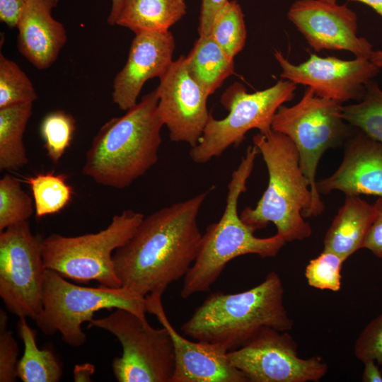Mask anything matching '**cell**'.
Masks as SVG:
<instances>
[{
  "mask_svg": "<svg viewBox=\"0 0 382 382\" xmlns=\"http://www.w3.org/2000/svg\"><path fill=\"white\" fill-rule=\"evenodd\" d=\"M18 332L24 350L17 365V377L23 382H58L62 376V365L50 348L39 349L36 332L19 318Z\"/></svg>",
  "mask_w": 382,
  "mask_h": 382,
  "instance_id": "obj_24",
  "label": "cell"
},
{
  "mask_svg": "<svg viewBox=\"0 0 382 382\" xmlns=\"http://www.w3.org/2000/svg\"><path fill=\"white\" fill-rule=\"evenodd\" d=\"M330 2L336 3L337 0H325Z\"/></svg>",
  "mask_w": 382,
  "mask_h": 382,
  "instance_id": "obj_42",
  "label": "cell"
},
{
  "mask_svg": "<svg viewBox=\"0 0 382 382\" xmlns=\"http://www.w3.org/2000/svg\"><path fill=\"white\" fill-rule=\"evenodd\" d=\"M33 114V103L0 109V170L14 171L28 163L23 134Z\"/></svg>",
  "mask_w": 382,
  "mask_h": 382,
  "instance_id": "obj_23",
  "label": "cell"
},
{
  "mask_svg": "<svg viewBox=\"0 0 382 382\" xmlns=\"http://www.w3.org/2000/svg\"><path fill=\"white\" fill-rule=\"evenodd\" d=\"M59 0H28L16 25L17 47L40 70L51 66L67 40L64 25L52 12Z\"/></svg>",
  "mask_w": 382,
  "mask_h": 382,
  "instance_id": "obj_19",
  "label": "cell"
},
{
  "mask_svg": "<svg viewBox=\"0 0 382 382\" xmlns=\"http://www.w3.org/2000/svg\"><path fill=\"white\" fill-rule=\"evenodd\" d=\"M158 103L155 89L103 125L86 151L83 175L103 186L124 189L154 166L164 125Z\"/></svg>",
  "mask_w": 382,
  "mask_h": 382,
  "instance_id": "obj_2",
  "label": "cell"
},
{
  "mask_svg": "<svg viewBox=\"0 0 382 382\" xmlns=\"http://www.w3.org/2000/svg\"><path fill=\"white\" fill-rule=\"evenodd\" d=\"M145 301L146 313L156 317L173 343L175 365L172 382H249L246 376L232 365L224 347L191 341L176 331L164 311L162 294H148Z\"/></svg>",
  "mask_w": 382,
  "mask_h": 382,
  "instance_id": "obj_16",
  "label": "cell"
},
{
  "mask_svg": "<svg viewBox=\"0 0 382 382\" xmlns=\"http://www.w3.org/2000/svg\"><path fill=\"white\" fill-rule=\"evenodd\" d=\"M284 290L276 272L263 282L236 294H211L180 330L197 341L219 345L233 351L242 347L262 328L288 331L294 325L284 304Z\"/></svg>",
  "mask_w": 382,
  "mask_h": 382,
  "instance_id": "obj_3",
  "label": "cell"
},
{
  "mask_svg": "<svg viewBox=\"0 0 382 382\" xmlns=\"http://www.w3.org/2000/svg\"><path fill=\"white\" fill-rule=\"evenodd\" d=\"M122 308L146 318V301L132 289L82 286L47 269L42 287V308L34 320L46 335L59 332L62 340L73 347L82 346L86 334L81 325L93 319L101 309Z\"/></svg>",
  "mask_w": 382,
  "mask_h": 382,
  "instance_id": "obj_6",
  "label": "cell"
},
{
  "mask_svg": "<svg viewBox=\"0 0 382 382\" xmlns=\"http://www.w3.org/2000/svg\"><path fill=\"white\" fill-rule=\"evenodd\" d=\"M354 352L362 362L374 360L382 366V313L363 329L355 342Z\"/></svg>",
  "mask_w": 382,
  "mask_h": 382,
  "instance_id": "obj_33",
  "label": "cell"
},
{
  "mask_svg": "<svg viewBox=\"0 0 382 382\" xmlns=\"http://www.w3.org/2000/svg\"><path fill=\"white\" fill-rule=\"evenodd\" d=\"M287 17L316 52L346 50L369 59L372 45L357 35V16L347 4L325 0H297Z\"/></svg>",
  "mask_w": 382,
  "mask_h": 382,
  "instance_id": "obj_15",
  "label": "cell"
},
{
  "mask_svg": "<svg viewBox=\"0 0 382 382\" xmlns=\"http://www.w3.org/2000/svg\"><path fill=\"white\" fill-rule=\"evenodd\" d=\"M174 50L175 39L169 30L135 35L127 62L113 80V103L124 111L136 105L144 83L169 69Z\"/></svg>",
  "mask_w": 382,
  "mask_h": 382,
  "instance_id": "obj_17",
  "label": "cell"
},
{
  "mask_svg": "<svg viewBox=\"0 0 382 382\" xmlns=\"http://www.w3.org/2000/svg\"><path fill=\"white\" fill-rule=\"evenodd\" d=\"M95 371L94 365L86 363L76 365L74 370V378L75 381H91V376Z\"/></svg>",
  "mask_w": 382,
  "mask_h": 382,
  "instance_id": "obj_38",
  "label": "cell"
},
{
  "mask_svg": "<svg viewBox=\"0 0 382 382\" xmlns=\"http://www.w3.org/2000/svg\"><path fill=\"white\" fill-rule=\"evenodd\" d=\"M187 12L185 0H125L115 25L135 35L168 31Z\"/></svg>",
  "mask_w": 382,
  "mask_h": 382,
  "instance_id": "obj_21",
  "label": "cell"
},
{
  "mask_svg": "<svg viewBox=\"0 0 382 382\" xmlns=\"http://www.w3.org/2000/svg\"><path fill=\"white\" fill-rule=\"evenodd\" d=\"M76 130V120L69 113L54 110L42 119L40 132L48 158L57 163L71 145Z\"/></svg>",
  "mask_w": 382,
  "mask_h": 382,
  "instance_id": "obj_30",
  "label": "cell"
},
{
  "mask_svg": "<svg viewBox=\"0 0 382 382\" xmlns=\"http://www.w3.org/2000/svg\"><path fill=\"white\" fill-rule=\"evenodd\" d=\"M210 36L231 58L243 49L247 30L241 6L236 0L228 1L216 15Z\"/></svg>",
  "mask_w": 382,
  "mask_h": 382,
  "instance_id": "obj_27",
  "label": "cell"
},
{
  "mask_svg": "<svg viewBox=\"0 0 382 382\" xmlns=\"http://www.w3.org/2000/svg\"><path fill=\"white\" fill-rule=\"evenodd\" d=\"M28 0H0V21L16 28L18 18Z\"/></svg>",
  "mask_w": 382,
  "mask_h": 382,
  "instance_id": "obj_36",
  "label": "cell"
},
{
  "mask_svg": "<svg viewBox=\"0 0 382 382\" xmlns=\"http://www.w3.org/2000/svg\"><path fill=\"white\" fill-rule=\"evenodd\" d=\"M344 258L337 254L323 251L316 258L311 259L305 270L308 284L319 289L337 291L341 287V269Z\"/></svg>",
  "mask_w": 382,
  "mask_h": 382,
  "instance_id": "obj_31",
  "label": "cell"
},
{
  "mask_svg": "<svg viewBox=\"0 0 382 382\" xmlns=\"http://www.w3.org/2000/svg\"><path fill=\"white\" fill-rule=\"evenodd\" d=\"M320 195L339 190L345 195L382 197V144L362 131L345 143L342 161L329 177L316 182Z\"/></svg>",
  "mask_w": 382,
  "mask_h": 382,
  "instance_id": "obj_18",
  "label": "cell"
},
{
  "mask_svg": "<svg viewBox=\"0 0 382 382\" xmlns=\"http://www.w3.org/2000/svg\"><path fill=\"white\" fill-rule=\"evenodd\" d=\"M233 59L209 35L199 37L185 56V64L191 77L209 96L234 73Z\"/></svg>",
  "mask_w": 382,
  "mask_h": 382,
  "instance_id": "obj_22",
  "label": "cell"
},
{
  "mask_svg": "<svg viewBox=\"0 0 382 382\" xmlns=\"http://www.w3.org/2000/svg\"><path fill=\"white\" fill-rule=\"evenodd\" d=\"M258 154L255 145L248 146L231 173L224 211L220 219L209 225L202 234L197 256L184 277L183 299L209 291L233 259L248 254L263 258L274 257L286 243L277 233L267 238L256 237L238 212V199L247 190L246 183Z\"/></svg>",
  "mask_w": 382,
  "mask_h": 382,
  "instance_id": "obj_5",
  "label": "cell"
},
{
  "mask_svg": "<svg viewBox=\"0 0 382 382\" xmlns=\"http://www.w3.org/2000/svg\"><path fill=\"white\" fill-rule=\"evenodd\" d=\"M227 355L249 382H316L328 369L320 356L299 357L297 344L286 331L268 327Z\"/></svg>",
  "mask_w": 382,
  "mask_h": 382,
  "instance_id": "obj_12",
  "label": "cell"
},
{
  "mask_svg": "<svg viewBox=\"0 0 382 382\" xmlns=\"http://www.w3.org/2000/svg\"><path fill=\"white\" fill-rule=\"evenodd\" d=\"M34 212L33 199L23 190L20 180L4 175L0 179V232L28 221Z\"/></svg>",
  "mask_w": 382,
  "mask_h": 382,
  "instance_id": "obj_28",
  "label": "cell"
},
{
  "mask_svg": "<svg viewBox=\"0 0 382 382\" xmlns=\"http://www.w3.org/2000/svg\"><path fill=\"white\" fill-rule=\"evenodd\" d=\"M296 90V84L286 79L254 93L247 92L242 83L235 82L220 100L228 115L221 120L210 115L198 144L190 151V158L196 163H205L228 147L238 146L250 129L269 132L277 110L292 100Z\"/></svg>",
  "mask_w": 382,
  "mask_h": 382,
  "instance_id": "obj_9",
  "label": "cell"
},
{
  "mask_svg": "<svg viewBox=\"0 0 382 382\" xmlns=\"http://www.w3.org/2000/svg\"><path fill=\"white\" fill-rule=\"evenodd\" d=\"M374 206L376 214L362 248H366L376 257L382 258V197H378Z\"/></svg>",
  "mask_w": 382,
  "mask_h": 382,
  "instance_id": "obj_34",
  "label": "cell"
},
{
  "mask_svg": "<svg viewBox=\"0 0 382 382\" xmlns=\"http://www.w3.org/2000/svg\"><path fill=\"white\" fill-rule=\"evenodd\" d=\"M376 214L374 204L360 195H345L324 237V249L333 252L345 260L363 248L368 231Z\"/></svg>",
  "mask_w": 382,
  "mask_h": 382,
  "instance_id": "obj_20",
  "label": "cell"
},
{
  "mask_svg": "<svg viewBox=\"0 0 382 382\" xmlns=\"http://www.w3.org/2000/svg\"><path fill=\"white\" fill-rule=\"evenodd\" d=\"M348 1H357L364 4L374 9L382 17V0H347Z\"/></svg>",
  "mask_w": 382,
  "mask_h": 382,
  "instance_id": "obj_40",
  "label": "cell"
},
{
  "mask_svg": "<svg viewBox=\"0 0 382 382\" xmlns=\"http://www.w3.org/2000/svg\"><path fill=\"white\" fill-rule=\"evenodd\" d=\"M37 99L34 86L17 63L0 54V109Z\"/></svg>",
  "mask_w": 382,
  "mask_h": 382,
  "instance_id": "obj_29",
  "label": "cell"
},
{
  "mask_svg": "<svg viewBox=\"0 0 382 382\" xmlns=\"http://www.w3.org/2000/svg\"><path fill=\"white\" fill-rule=\"evenodd\" d=\"M343 119L382 144V91L371 80L361 100L342 106Z\"/></svg>",
  "mask_w": 382,
  "mask_h": 382,
  "instance_id": "obj_26",
  "label": "cell"
},
{
  "mask_svg": "<svg viewBox=\"0 0 382 382\" xmlns=\"http://www.w3.org/2000/svg\"><path fill=\"white\" fill-rule=\"evenodd\" d=\"M253 143L266 164L269 180L255 207L240 214L242 221L254 232L271 222L286 242L309 238L312 228L304 217H311L313 199L295 144L273 129L257 133Z\"/></svg>",
  "mask_w": 382,
  "mask_h": 382,
  "instance_id": "obj_4",
  "label": "cell"
},
{
  "mask_svg": "<svg viewBox=\"0 0 382 382\" xmlns=\"http://www.w3.org/2000/svg\"><path fill=\"white\" fill-rule=\"evenodd\" d=\"M8 318L6 313L0 311V381H16L18 357L19 353L16 340L11 330L7 329Z\"/></svg>",
  "mask_w": 382,
  "mask_h": 382,
  "instance_id": "obj_32",
  "label": "cell"
},
{
  "mask_svg": "<svg viewBox=\"0 0 382 382\" xmlns=\"http://www.w3.org/2000/svg\"><path fill=\"white\" fill-rule=\"evenodd\" d=\"M144 218L141 212L126 209L97 233L77 236L52 233L42 238L45 266L77 283L95 280L102 286L120 287L113 253L130 239Z\"/></svg>",
  "mask_w": 382,
  "mask_h": 382,
  "instance_id": "obj_7",
  "label": "cell"
},
{
  "mask_svg": "<svg viewBox=\"0 0 382 382\" xmlns=\"http://www.w3.org/2000/svg\"><path fill=\"white\" fill-rule=\"evenodd\" d=\"M212 190L144 216L130 239L113 253L122 286L144 297L163 295L170 284L185 276L202 237L198 214Z\"/></svg>",
  "mask_w": 382,
  "mask_h": 382,
  "instance_id": "obj_1",
  "label": "cell"
},
{
  "mask_svg": "<svg viewBox=\"0 0 382 382\" xmlns=\"http://www.w3.org/2000/svg\"><path fill=\"white\" fill-rule=\"evenodd\" d=\"M37 219L61 212L70 202L73 188L64 174L40 173L27 178Z\"/></svg>",
  "mask_w": 382,
  "mask_h": 382,
  "instance_id": "obj_25",
  "label": "cell"
},
{
  "mask_svg": "<svg viewBox=\"0 0 382 382\" xmlns=\"http://www.w3.org/2000/svg\"><path fill=\"white\" fill-rule=\"evenodd\" d=\"M342 104L320 97L307 87L297 103L279 108L272 123V129L289 137L297 149L301 170L313 195L311 217L321 214L325 208L316 187L320 159L328 149L345 143L351 136L342 117Z\"/></svg>",
  "mask_w": 382,
  "mask_h": 382,
  "instance_id": "obj_8",
  "label": "cell"
},
{
  "mask_svg": "<svg viewBox=\"0 0 382 382\" xmlns=\"http://www.w3.org/2000/svg\"><path fill=\"white\" fill-rule=\"evenodd\" d=\"M228 0H202L198 33L199 37L210 35L215 18Z\"/></svg>",
  "mask_w": 382,
  "mask_h": 382,
  "instance_id": "obj_35",
  "label": "cell"
},
{
  "mask_svg": "<svg viewBox=\"0 0 382 382\" xmlns=\"http://www.w3.org/2000/svg\"><path fill=\"white\" fill-rule=\"evenodd\" d=\"M112 334L122 353L112 368L119 382H172L175 365L173 343L167 329L154 328L146 318L122 308L107 316L93 319L88 328Z\"/></svg>",
  "mask_w": 382,
  "mask_h": 382,
  "instance_id": "obj_10",
  "label": "cell"
},
{
  "mask_svg": "<svg viewBox=\"0 0 382 382\" xmlns=\"http://www.w3.org/2000/svg\"><path fill=\"white\" fill-rule=\"evenodd\" d=\"M364 370L361 380L364 382H382V374L374 360H367L363 362Z\"/></svg>",
  "mask_w": 382,
  "mask_h": 382,
  "instance_id": "obj_37",
  "label": "cell"
},
{
  "mask_svg": "<svg viewBox=\"0 0 382 382\" xmlns=\"http://www.w3.org/2000/svg\"><path fill=\"white\" fill-rule=\"evenodd\" d=\"M125 0H111V8L107 21L110 25H114L122 8Z\"/></svg>",
  "mask_w": 382,
  "mask_h": 382,
  "instance_id": "obj_39",
  "label": "cell"
},
{
  "mask_svg": "<svg viewBox=\"0 0 382 382\" xmlns=\"http://www.w3.org/2000/svg\"><path fill=\"white\" fill-rule=\"evenodd\" d=\"M42 242L28 221L0 232V296L7 310L18 318L35 320L42 308L47 268Z\"/></svg>",
  "mask_w": 382,
  "mask_h": 382,
  "instance_id": "obj_11",
  "label": "cell"
},
{
  "mask_svg": "<svg viewBox=\"0 0 382 382\" xmlns=\"http://www.w3.org/2000/svg\"><path fill=\"white\" fill-rule=\"evenodd\" d=\"M274 56L282 69V79L312 88L317 96L342 103L361 100L366 85L380 70L367 59L343 60L311 53L307 60L295 64L279 50H274Z\"/></svg>",
  "mask_w": 382,
  "mask_h": 382,
  "instance_id": "obj_13",
  "label": "cell"
},
{
  "mask_svg": "<svg viewBox=\"0 0 382 382\" xmlns=\"http://www.w3.org/2000/svg\"><path fill=\"white\" fill-rule=\"evenodd\" d=\"M369 60L378 68H382V50L373 51Z\"/></svg>",
  "mask_w": 382,
  "mask_h": 382,
  "instance_id": "obj_41",
  "label": "cell"
},
{
  "mask_svg": "<svg viewBox=\"0 0 382 382\" xmlns=\"http://www.w3.org/2000/svg\"><path fill=\"white\" fill-rule=\"evenodd\" d=\"M159 80L156 88L158 111L170 139L195 146L211 115L208 94L189 74L183 55L173 61Z\"/></svg>",
  "mask_w": 382,
  "mask_h": 382,
  "instance_id": "obj_14",
  "label": "cell"
}]
</instances>
